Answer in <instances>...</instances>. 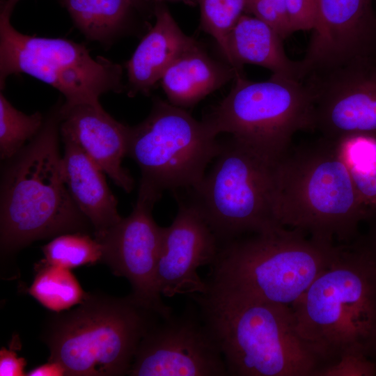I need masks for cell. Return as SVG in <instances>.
Here are the masks:
<instances>
[{"label":"cell","instance_id":"cb8c5ba5","mask_svg":"<svg viewBox=\"0 0 376 376\" xmlns=\"http://www.w3.org/2000/svg\"><path fill=\"white\" fill-rule=\"evenodd\" d=\"M45 118L36 111L25 114L0 92V157L6 161L19 152L42 128Z\"/></svg>","mask_w":376,"mask_h":376},{"label":"cell","instance_id":"3957f363","mask_svg":"<svg viewBox=\"0 0 376 376\" xmlns=\"http://www.w3.org/2000/svg\"><path fill=\"white\" fill-rule=\"evenodd\" d=\"M340 245L282 226L242 236L220 246L204 294L291 306L331 263Z\"/></svg>","mask_w":376,"mask_h":376},{"label":"cell","instance_id":"603a6c76","mask_svg":"<svg viewBox=\"0 0 376 376\" xmlns=\"http://www.w3.org/2000/svg\"><path fill=\"white\" fill-rule=\"evenodd\" d=\"M29 292L43 306L55 313L78 305L87 295L70 269L51 265L45 260L36 265Z\"/></svg>","mask_w":376,"mask_h":376},{"label":"cell","instance_id":"8992f818","mask_svg":"<svg viewBox=\"0 0 376 376\" xmlns=\"http://www.w3.org/2000/svg\"><path fill=\"white\" fill-rule=\"evenodd\" d=\"M161 318L131 294L87 293L82 302L49 317L42 333L65 375H127L140 341Z\"/></svg>","mask_w":376,"mask_h":376},{"label":"cell","instance_id":"2e32d148","mask_svg":"<svg viewBox=\"0 0 376 376\" xmlns=\"http://www.w3.org/2000/svg\"><path fill=\"white\" fill-rule=\"evenodd\" d=\"M63 104V103H62ZM60 108V134L77 143L109 175L130 193L134 181L122 166L127 156L130 127L107 113L100 104Z\"/></svg>","mask_w":376,"mask_h":376},{"label":"cell","instance_id":"5bb4252c","mask_svg":"<svg viewBox=\"0 0 376 376\" xmlns=\"http://www.w3.org/2000/svg\"><path fill=\"white\" fill-rule=\"evenodd\" d=\"M302 59L308 73L376 57L373 0H316L314 23Z\"/></svg>","mask_w":376,"mask_h":376},{"label":"cell","instance_id":"836d02e7","mask_svg":"<svg viewBox=\"0 0 376 376\" xmlns=\"http://www.w3.org/2000/svg\"><path fill=\"white\" fill-rule=\"evenodd\" d=\"M6 4L12 9H13L15 4L18 2L19 0H5ZM61 1V0H60Z\"/></svg>","mask_w":376,"mask_h":376},{"label":"cell","instance_id":"4fadbf2b","mask_svg":"<svg viewBox=\"0 0 376 376\" xmlns=\"http://www.w3.org/2000/svg\"><path fill=\"white\" fill-rule=\"evenodd\" d=\"M303 81L312 97L313 130L321 136L334 141L352 134L376 137V57L311 72Z\"/></svg>","mask_w":376,"mask_h":376},{"label":"cell","instance_id":"6da1fadb","mask_svg":"<svg viewBox=\"0 0 376 376\" xmlns=\"http://www.w3.org/2000/svg\"><path fill=\"white\" fill-rule=\"evenodd\" d=\"M61 102L39 132L1 171L0 247L3 255L38 240L69 233H94L65 185L59 150Z\"/></svg>","mask_w":376,"mask_h":376},{"label":"cell","instance_id":"1f68e13d","mask_svg":"<svg viewBox=\"0 0 376 376\" xmlns=\"http://www.w3.org/2000/svg\"><path fill=\"white\" fill-rule=\"evenodd\" d=\"M26 375L29 376H60L65 375V371L62 366L53 361H48L47 363L36 367Z\"/></svg>","mask_w":376,"mask_h":376},{"label":"cell","instance_id":"4316f807","mask_svg":"<svg viewBox=\"0 0 376 376\" xmlns=\"http://www.w3.org/2000/svg\"><path fill=\"white\" fill-rule=\"evenodd\" d=\"M376 362L353 352L342 353L335 361L322 366L315 376H375Z\"/></svg>","mask_w":376,"mask_h":376},{"label":"cell","instance_id":"e575fe53","mask_svg":"<svg viewBox=\"0 0 376 376\" xmlns=\"http://www.w3.org/2000/svg\"><path fill=\"white\" fill-rule=\"evenodd\" d=\"M129 1L134 5V6H138L142 2V0H129Z\"/></svg>","mask_w":376,"mask_h":376},{"label":"cell","instance_id":"44dd1931","mask_svg":"<svg viewBox=\"0 0 376 376\" xmlns=\"http://www.w3.org/2000/svg\"><path fill=\"white\" fill-rule=\"evenodd\" d=\"M75 26L89 40L109 42L124 26L129 0H61Z\"/></svg>","mask_w":376,"mask_h":376},{"label":"cell","instance_id":"d4e9b609","mask_svg":"<svg viewBox=\"0 0 376 376\" xmlns=\"http://www.w3.org/2000/svg\"><path fill=\"white\" fill-rule=\"evenodd\" d=\"M42 250L46 262L69 269L101 262L102 258L100 243L85 233L56 236Z\"/></svg>","mask_w":376,"mask_h":376},{"label":"cell","instance_id":"484cf974","mask_svg":"<svg viewBox=\"0 0 376 376\" xmlns=\"http://www.w3.org/2000/svg\"><path fill=\"white\" fill-rule=\"evenodd\" d=\"M203 29L217 41L226 60L228 36L242 13L245 0H201Z\"/></svg>","mask_w":376,"mask_h":376},{"label":"cell","instance_id":"ffe728a7","mask_svg":"<svg viewBox=\"0 0 376 376\" xmlns=\"http://www.w3.org/2000/svg\"><path fill=\"white\" fill-rule=\"evenodd\" d=\"M237 72L209 57L197 44L180 56L160 80L169 103L186 108L235 79Z\"/></svg>","mask_w":376,"mask_h":376},{"label":"cell","instance_id":"52a82bcc","mask_svg":"<svg viewBox=\"0 0 376 376\" xmlns=\"http://www.w3.org/2000/svg\"><path fill=\"white\" fill-rule=\"evenodd\" d=\"M203 120L214 135L230 134L274 163L297 132L313 130L312 97L304 81L275 75L252 81L237 72L228 95Z\"/></svg>","mask_w":376,"mask_h":376},{"label":"cell","instance_id":"7402d4cb","mask_svg":"<svg viewBox=\"0 0 376 376\" xmlns=\"http://www.w3.org/2000/svg\"><path fill=\"white\" fill-rule=\"evenodd\" d=\"M336 141L370 219L376 213V137L352 134Z\"/></svg>","mask_w":376,"mask_h":376},{"label":"cell","instance_id":"4dcf8cb0","mask_svg":"<svg viewBox=\"0 0 376 376\" xmlns=\"http://www.w3.org/2000/svg\"><path fill=\"white\" fill-rule=\"evenodd\" d=\"M368 220L371 221L370 227L367 234L358 240L376 263V213Z\"/></svg>","mask_w":376,"mask_h":376},{"label":"cell","instance_id":"7a4b0ae2","mask_svg":"<svg viewBox=\"0 0 376 376\" xmlns=\"http://www.w3.org/2000/svg\"><path fill=\"white\" fill-rule=\"evenodd\" d=\"M272 176L274 214L283 227L344 244L369 219L334 140L291 144L272 164Z\"/></svg>","mask_w":376,"mask_h":376},{"label":"cell","instance_id":"8fae6325","mask_svg":"<svg viewBox=\"0 0 376 376\" xmlns=\"http://www.w3.org/2000/svg\"><path fill=\"white\" fill-rule=\"evenodd\" d=\"M190 299L181 313L161 318L143 337L128 375L228 376L217 341Z\"/></svg>","mask_w":376,"mask_h":376},{"label":"cell","instance_id":"f546056e","mask_svg":"<svg viewBox=\"0 0 376 376\" xmlns=\"http://www.w3.org/2000/svg\"><path fill=\"white\" fill-rule=\"evenodd\" d=\"M26 366L24 359L17 357L15 351L2 347L0 351V375L21 376L25 375Z\"/></svg>","mask_w":376,"mask_h":376},{"label":"cell","instance_id":"ac0fdd59","mask_svg":"<svg viewBox=\"0 0 376 376\" xmlns=\"http://www.w3.org/2000/svg\"><path fill=\"white\" fill-rule=\"evenodd\" d=\"M155 14L154 26L127 63L130 96L148 93L180 56L198 44L181 31L166 8L157 5Z\"/></svg>","mask_w":376,"mask_h":376},{"label":"cell","instance_id":"d6a6232c","mask_svg":"<svg viewBox=\"0 0 376 376\" xmlns=\"http://www.w3.org/2000/svg\"><path fill=\"white\" fill-rule=\"evenodd\" d=\"M276 3V5L278 6V7L279 8V9L281 10V11L288 18V16H287V13H286V9H285V0H273Z\"/></svg>","mask_w":376,"mask_h":376},{"label":"cell","instance_id":"9a60e30c","mask_svg":"<svg viewBox=\"0 0 376 376\" xmlns=\"http://www.w3.org/2000/svg\"><path fill=\"white\" fill-rule=\"evenodd\" d=\"M220 246L196 204L181 201L172 224L162 227L156 271L161 295L172 297L205 293L207 285L198 269L214 261Z\"/></svg>","mask_w":376,"mask_h":376},{"label":"cell","instance_id":"5b68a950","mask_svg":"<svg viewBox=\"0 0 376 376\" xmlns=\"http://www.w3.org/2000/svg\"><path fill=\"white\" fill-rule=\"evenodd\" d=\"M198 305L230 376H315L322 361L298 334L290 306L189 295Z\"/></svg>","mask_w":376,"mask_h":376},{"label":"cell","instance_id":"f1b7e54d","mask_svg":"<svg viewBox=\"0 0 376 376\" xmlns=\"http://www.w3.org/2000/svg\"><path fill=\"white\" fill-rule=\"evenodd\" d=\"M285 5L291 33L312 29L316 0H285Z\"/></svg>","mask_w":376,"mask_h":376},{"label":"cell","instance_id":"ba28073f","mask_svg":"<svg viewBox=\"0 0 376 376\" xmlns=\"http://www.w3.org/2000/svg\"><path fill=\"white\" fill-rule=\"evenodd\" d=\"M13 10L1 2L0 88L8 76L24 73L61 92L65 108L100 104L108 92L120 93L122 67L98 56L93 58L82 44L61 38L23 34L10 23Z\"/></svg>","mask_w":376,"mask_h":376},{"label":"cell","instance_id":"83f0119b","mask_svg":"<svg viewBox=\"0 0 376 376\" xmlns=\"http://www.w3.org/2000/svg\"><path fill=\"white\" fill-rule=\"evenodd\" d=\"M245 11L268 24L283 39L292 34L287 17L273 0H245Z\"/></svg>","mask_w":376,"mask_h":376},{"label":"cell","instance_id":"d6986e66","mask_svg":"<svg viewBox=\"0 0 376 376\" xmlns=\"http://www.w3.org/2000/svg\"><path fill=\"white\" fill-rule=\"evenodd\" d=\"M283 38L266 22L242 15L228 36V64L242 72L244 64L264 67L272 75L303 81L308 72L301 61L288 58Z\"/></svg>","mask_w":376,"mask_h":376},{"label":"cell","instance_id":"277c9868","mask_svg":"<svg viewBox=\"0 0 376 376\" xmlns=\"http://www.w3.org/2000/svg\"><path fill=\"white\" fill-rule=\"evenodd\" d=\"M290 307L298 334L322 362L346 352L376 362V263L359 240L340 244Z\"/></svg>","mask_w":376,"mask_h":376},{"label":"cell","instance_id":"9c48e42d","mask_svg":"<svg viewBox=\"0 0 376 376\" xmlns=\"http://www.w3.org/2000/svg\"><path fill=\"white\" fill-rule=\"evenodd\" d=\"M214 160L191 191L220 246L281 226L273 210V163L233 137Z\"/></svg>","mask_w":376,"mask_h":376},{"label":"cell","instance_id":"e0dca14e","mask_svg":"<svg viewBox=\"0 0 376 376\" xmlns=\"http://www.w3.org/2000/svg\"><path fill=\"white\" fill-rule=\"evenodd\" d=\"M62 140V168L67 188L91 222L93 235L103 233L123 218L118 212L117 199L107 185L106 173L77 143L66 138Z\"/></svg>","mask_w":376,"mask_h":376},{"label":"cell","instance_id":"30bf717a","mask_svg":"<svg viewBox=\"0 0 376 376\" xmlns=\"http://www.w3.org/2000/svg\"><path fill=\"white\" fill-rule=\"evenodd\" d=\"M216 138L204 120L158 100L143 122L130 127L127 156L140 168V183L159 194L192 190L220 151Z\"/></svg>","mask_w":376,"mask_h":376},{"label":"cell","instance_id":"7c38bea8","mask_svg":"<svg viewBox=\"0 0 376 376\" xmlns=\"http://www.w3.org/2000/svg\"><path fill=\"white\" fill-rule=\"evenodd\" d=\"M161 196L140 184L132 212L93 236L101 246V262L115 275L128 280L131 295L138 301L166 318L173 313V309L162 301L156 282L162 227L157 224L152 214Z\"/></svg>","mask_w":376,"mask_h":376}]
</instances>
